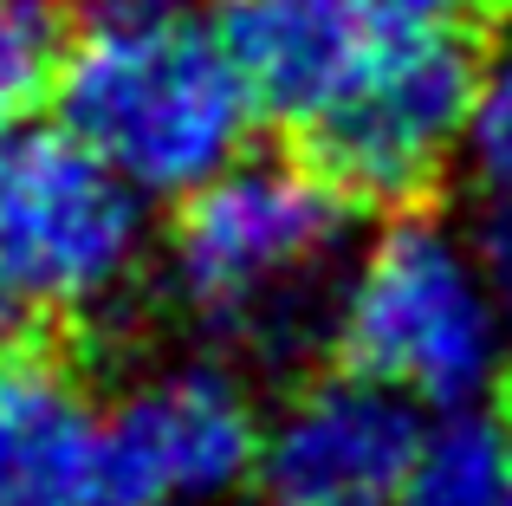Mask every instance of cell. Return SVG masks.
<instances>
[{
  "label": "cell",
  "instance_id": "obj_16",
  "mask_svg": "<svg viewBox=\"0 0 512 506\" xmlns=\"http://www.w3.org/2000/svg\"><path fill=\"white\" fill-rule=\"evenodd\" d=\"M506 506H512V481H506Z\"/></svg>",
  "mask_w": 512,
  "mask_h": 506
},
{
  "label": "cell",
  "instance_id": "obj_3",
  "mask_svg": "<svg viewBox=\"0 0 512 506\" xmlns=\"http://www.w3.org/2000/svg\"><path fill=\"white\" fill-rule=\"evenodd\" d=\"M506 325L474 241L422 202L396 208L344 273L331 351L422 409H467L500 383Z\"/></svg>",
  "mask_w": 512,
  "mask_h": 506
},
{
  "label": "cell",
  "instance_id": "obj_15",
  "mask_svg": "<svg viewBox=\"0 0 512 506\" xmlns=\"http://www.w3.org/2000/svg\"><path fill=\"white\" fill-rule=\"evenodd\" d=\"M389 13H402V20H454V26H480V33H506L512 26V0H389Z\"/></svg>",
  "mask_w": 512,
  "mask_h": 506
},
{
  "label": "cell",
  "instance_id": "obj_6",
  "mask_svg": "<svg viewBox=\"0 0 512 506\" xmlns=\"http://www.w3.org/2000/svg\"><path fill=\"white\" fill-rule=\"evenodd\" d=\"M104 422L117 506H221L260 474V409L221 364L143 377Z\"/></svg>",
  "mask_w": 512,
  "mask_h": 506
},
{
  "label": "cell",
  "instance_id": "obj_9",
  "mask_svg": "<svg viewBox=\"0 0 512 506\" xmlns=\"http://www.w3.org/2000/svg\"><path fill=\"white\" fill-rule=\"evenodd\" d=\"M0 506H117L111 422L52 344L0 357Z\"/></svg>",
  "mask_w": 512,
  "mask_h": 506
},
{
  "label": "cell",
  "instance_id": "obj_7",
  "mask_svg": "<svg viewBox=\"0 0 512 506\" xmlns=\"http://www.w3.org/2000/svg\"><path fill=\"white\" fill-rule=\"evenodd\" d=\"M422 403L389 383L338 370L279 409L260 442L266 506H396L422 455Z\"/></svg>",
  "mask_w": 512,
  "mask_h": 506
},
{
  "label": "cell",
  "instance_id": "obj_8",
  "mask_svg": "<svg viewBox=\"0 0 512 506\" xmlns=\"http://www.w3.org/2000/svg\"><path fill=\"white\" fill-rule=\"evenodd\" d=\"M389 0H214V33L266 124L292 137L376 59Z\"/></svg>",
  "mask_w": 512,
  "mask_h": 506
},
{
  "label": "cell",
  "instance_id": "obj_1",
  "mask_svg": "<svg viewBox=\"0 0 512 506\" xmlns=\"http://www.w3.org/2000/svg\"><path fill=\"white\" fill-rule=\"evenodd\" d=\"M357 208L292 156H240L221 176L182 195L169 221L163 279L188 318L221 344L299 364L312 344H331L338 312L325 286L344 260Z\"/></svg>",
  "mask_w": 512,
  "mask_h": 506
},
{
  "label": "cell",
  "instance_id": "obj_12",
  "mask_svg": "<svg viewBox=\"0 0 512 506\" xmlns=\"http://www.w3.org/2000/svg\"><path fill=\"white\" fill-rule=\"evenodd\" d=\"M461 163H467V182H474L480 202H512V26L487 52L474 111H467Z\"/></svg>",
  "mask_w": 512,
  "mask_h": 506
},
{
  "label": "cell",
  "instance_id": "obj_5",
  "mask_svg": "<svg viewBox=\"0 0 512 506\" xmlns=\"http://www.w3.org/2000/svg\"><path fill=\"white\" fill-rule=\"evenodd\" d=\"M150 253L143 189L72 130H13L0 143V266L59 325L111 318Z\"/></svg>",
  "mask_w": 512,
  "mask_h": 506
},
{
  "label": "cell",
  "instance_id": "obj_4",
  "mask_svg": "<svg viewBox=\"0 0 512 506\" xmlns=\"http://www.w3.org/2000/svg\"><path fill=\"white\" fill-rule=\"evenodd\" d=\"M500 33L454 20H402L376 46V59L292 130V150L344 195L350 208H422L441 189L467 143L480 72Z\"/></svg>",
  "mask_w": 512,
  "mask_h": 506
},
{
  "label": "cell",
  "instance_id": "obj_10",
  "mask_svg": "<svg viewBox=\"0 0 512 506\" xmlns=\"http://www.w3.org/2000/svg\"><path fill=\"white\" fill-rule=\"evenodd\" d=\"M512 481V435L493 409H441V422L422 435L409 481L396 506H506Z\"/></svg>",
  "mask_w": 512,
  "mask_h": 506
},
{
  "label": "cell",
  "instance_id": "obj_14",
  "mask_svg": "<svg viewBox=\"0 0 512 506\" xmlns=\"http://www.w3.org/2000/svg\"><path fill=\"white\" fill-rule=\"evenodd\" d=\"M474 253H480V266H487V279H493V292H500V305H506V318H512V202H480V215H474Z\"/></svg>",
  "mask_w": 512,
  "mask_h": 506
},
{
  "label": "cell",
  "instance_id": "obj_13",
  "mask_svg": "<svg viewBox=\"0 0 512 506\" xmlns=\"http://www.w3.org/2000/svg\"><path fill=\"white\" fill-rule=\"evenodd\" d=\"M52 325H59V318L0 266V357H20V351H33V344H46Z\"/></svg>",
  "mask_w": 512,
  "mask_h": 506
},
{
  "label": "cell",
  "instance_id": "obj_2",
  "mask_svg": "<svg viewBox=\"0 0 512 506\" xmlns=\"http://www.w3.org/2000/svg\"><path fill=\"white\" fill-rule=\"evenodd\" d=\"M59 124L143 195H188L240 163L260 124L240 65L195 13L72 33L59 65Z\"/></svg>",
  "mask_w": 512,
  "mask_h": 506
},
{
  "label": "cell",
  "instance_id": "obj_11",
  "mask_svg": "<svg viewBox=\"0 0 512 506\" xmlns=\"http://www.w3.org/2000/svg\"><path fill=\"white\" fill-rule=\"evenodd\" d=\"M72 52L65 0H0V143L52 98L59 65Z\"/></svg>",
  "mask_w": 512,
  "mask_h": 506
}]
</instances>
